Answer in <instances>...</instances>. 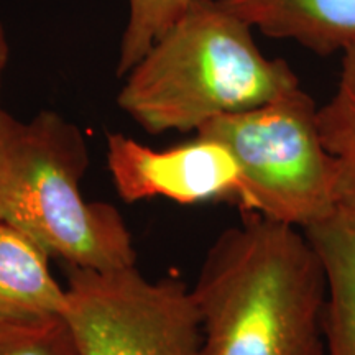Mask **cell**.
<instances>
[{
  "mask_svg": "<svg viewBox=\"0 0 355 355\" xmlns=\"http://www.w3.org/2000/svg\"><path fill=\"white\" fill-rule=\"evenodd\" d=\"M87 165L81 128L63 115L42 110L20 121L0 107V219L69 266L109 272L135 265L119 211L83 196Z\"/></svg>",
  "mask_w": 355,
  "mask_h": 355,
  "instance_id": "3",
  "label": "cell"
},
{
  "mask_svg": "<svg viewBox=\"0 0 355 355\" xmlns=\"http://www.w3.org/2000/svg\"><path fill=\"white\" fill-rule=\"evenodd\" d=\"M8 58H10V46H8L6 28L0 24V89H2V81L8 64Z\"/></svg>",
  "mask_w": 355,
  "mask_h": 355,
  "instance_id": "13",
  "label": "cell"
},
{
  "mask_svg": "<svg viewBox=\"0 0 355 355\" xmlns=\"http://www.w3.org/2000/svg\"><path fill=\"white\" fill-rule=\"evenodd\" d=\"M254 30L321 56L355 44V0H220Z\"/></svg>",
  "mask_w": 355,
  "mask_h": 355,
  "instance_id": "7",
  "label": "cell"
},
{
  "mask_svg": "<svg viewBox=\"0 0 355 355\" xmlns=\"http://www.w3.org/2000/svg\"><path fill=\"white\" fill-rule=\"evenodd\" d=\"M303 232L326 277V355H355V217L336 211Z\"/></svg>",
  "mask_w": 355,
  "mask_h": 355,
  "instance_id": "8",
  "label": "cell"
},
{
  "mask_svg": "<svg viewBox=\"0 0 355 355\" xmlns=\"http://www.w3.org/2000/svg\"><path fill=\"white\" fill-rule=\"evenodd\" d=\"M68 322L79 355H199L201 318L180 278L125 268H66Z\"/></svg>",
  "mask_w": 355,
  "mask_h": 355,
  "instance_id": "5",
  "label": "cell"
},
{
  "mask_svg": "<svg viewBox=\"0 0 355 355\" xmlns=\"http://www.w3.org/2000/svg\"><path fill=\"white\" fill-rule=\"evenodd\" d=\"M193 0H127V24L119 46L117 76L123 78L150 46L183 15Z\"/></svg>",
  "mask_w": 355,
  "mask_h": 355,
  "instance_id": "11",
  "label": "cell"
},
{
  "mask_svg": "<svg viewBox=\"0 0 355 355\" xmlns=\"http://www.w3.org/2000/svg\"><path fill=\"white\" fill-rule=\"evenodd\" d=\"M318 125L334 166L337 211L355 217V44L343 53L339 81L318 107Z\"/></svg>",
  "mask_w": 355,
  "mask_h": 355,
  "instance_id": "10",
  "label": "cell"
},
{
  "mask_svg": "<svg viewBox=\"0 0 355 355\" xmlns=\"http://www.w3.org/2000/svg\"><path fill=\"white\" fill-rule=\"evenodd\" d=\"M191 291L199 355H326V277L301 229L243 216L207 250Z\"/></svg>",
  "mask_w": 355,
  "mask_h": 355,
  "instance_id": "1",
  "label": "cell"
},
{
  "mask_svg": "<svg viewBox=\"0 0 355 355\" xmlns=\"http://www.w3.org/2000/svg\"><path fill=\"white\" fill-rule=\"evenodd\" d=\"M123 78L117 105L152 135L198 132L301 87L291 66L265 56L254 28L220 0H193Z\"/></svg>",
  "mask_w": 355,
  "mask_h": 355,
  "instance_id": "2",
  "label": "cell"
},
{
  "mask_svg": "<svg viewBox=\"0 0 355 355\" xmlns=\"http://www.w3.org/2000/svg\"><path fill=\"white\" fill-rule=\"evenodd\" d=\"M0 355H79L68 322L0 316Z\"/></svg>",
  "mask_w": 355,
  "mask_h": 355,
  "instance_id": "12",
  "label": "cell"
},
{
  "mask_svg": "<svg viewBox=\"0 0 355 355\" xmlns=\"http://www.w3.org/2000/svg\"><path fill=\"white\" fill-rule=\"evenodd\" d=\"M107 168L125 202L163 198L178 204L232 202L243 212L247 186L232 152L196 135L188 144L155 150L125 133L107 135Z\"/></svg>",
  "mask_w": 355,
  "mask_h": 355,
  "instance_id": "6",
  "label": "cell"
},
{
  "mask_svg": "<svg viewBox=\"0 0 355 355\" xmlns=\"http://www.w3.org/2000/svg\"><path fill=\"white\" fill-rule=\"evenodd\" d=\"M48 257L37 242L0 219V316H63L66 288L51 275Z\"/></svg>",
  "mask_w": 355,
  "mask_h": 355,
  "instance_id": "9",
  "label": "cell"
},
{
  "mask_svg": "<svg viewBox=\"0 0 355 355\" xmlns=\"http://www.w3.org/2000/svg\"><path fill=\"white\" fill-rule=\"evenodd\" d=\"M232 152L247 186L243 216L306 230L337 211L336 175L318 125V105L303 87L259 107L199 127Z\"/></svg>",
  "mask_w": 355,
  "mask_h": 355,
  "instance_id": "4",
  "label": "cell"
}]
</instances>
